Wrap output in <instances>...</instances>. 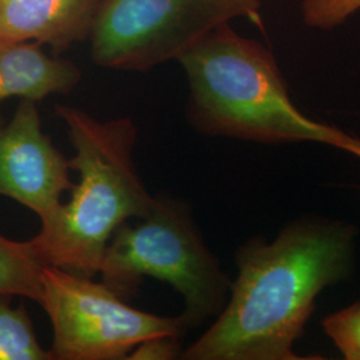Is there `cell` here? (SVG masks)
Listing matches in <instances>:
<instances>
[{
  "instance_id": "3",
  "label": "cell",
  "mask_w": 360,
  "mask_h": 360,
  "mask_svg": "<svg viewBox=\"0 0 360 360\" xmlns=\"http://www.w3.org/2000/svg\"><path fill=\"white\" fill-rule=\"evenodd\" d=\"M188 82L187 119L198 132L260 144L321 143L342 150L352 138L314 120L292 103L272 52L215 28L179 59Z\"/></svg>"
},
{
  "instance_id": "2",
  "label": "cell",
  "mask_w": 360,
  "mask_h": 360,
  "mask_svg": "<svg viewBox=\"0 0 360 360\" xmlns=\"http://www.w3.org/2000/svg\"><path fill=\"white\" fill-rule=\"evenodd\" d=\"M74 156L77 181L55 217L31 239L44 266L95 278L119 226L146 218L156 196L144 187L135 165L138 129L131 117L99 120L84 110L58 104Z\"/></svg>"
},
{
  "instance_id": "7",
  "label": "cell",
  "mask_w": 360,
  "mask_h": 360,
  "mask_svg": "<svg viewBox=\"0 0 360 360\" xmlns=\"http://www.w3.org/2000/svg\"><path fill=\"white\" fill-rule=\"evenodd\" d=\"M70 171L68 159L43 132L37 102L20 99L13 119L0 126V196L30 208L43 224L71 191Z\"/></svg>"
},
{
  "instance_id": "9",
  "label": "cell",
  "mask_w": 360,
  "mask_h": 360,
  "mask_svg": "<svg viewBox=\"0 0 360 360\" xmlns=\"http://www.w3.org/2000/svg\"><path fill=\"white\" fill-rule=\"evenodd\" d=\"M80 79L75 63L47 55L41 44L0 38V103L11 98L39 102L53 94H68Z\"/></svg>"
},
{
  "instance_id": "14",
  "label": "cell",
  "mask_w": 360,
  "mask_h": 360,
  "mask_svg": "<svg viewBox=\"0 0 360 360\" xmlns=\"http://www.w3.org/2000/svg\"><path fill=\"white\" fill-rule=\"evenodd\" d=\"M180 336L160 335L153 336L134 348L127 356L129 360H172L181 356Z\"/></svg>"
},
{
  "instance_id": "1",
  "label": "cell",
  "mask_w": 360,
  "mask_h": 360,
  "mask_svg": "<svg viewBox=\"0 0 360 360\" xmlns=\"http://www.w3.org/2000/svg\"><path fill=\"white\" fill-rule=\"evenodd\" d=\"M359 230L346 220L302 217L274 242L254 236L236 251L238 275L215 322L184 360H309L294 346L323 290L349 279Z\"/></svg>"
},
{
  "instance_id": "5",
  "label": "cell",
  "mask_w": 360,
  "mask_h": 360,
  "mask_svg": "<svg viewBox=\"0 0 360 360\" xmlns=\"http://www.w3.org/2000/svg\"><path fill=\"white\" fill-rule=\"evenodd\" d=\"M262 0H105L91 31V58L103 68L148 71L178 60L215 28L259 19Z\"/></svg>"
},
{
  "instance_id": "12",
  "label": "cell",
  "mask_w": 360,
  "mask_h": 360,
  "mask_svg": "<svg viewBox=\"0 0 360 360\" xmlns=\"http://www.w3.org/2000/svg\"><path fill=\"white\" fill-rule=\"evenodd\" d=\"M322 327L346 360H360V300L323 318Z\"/></svg>"
},
{
  "instance_id": "4",
  "label": "cell",
  "mask_w": 360,
  "mask_h": 360,
  "mask_svg": "<svg viewBox=\"0 0 360 360\" xmlns=\"http://www.w3.org/2000/svg\"><path fill=\"white\" fill-rule=\"evenodd\" d=\"M99 274L102 282L124 300L134 297L146 276L169 284L184 300L180 318L188 330L218 316L232 283L205 243L191 207L165 193L156 195L146 218L116 229Z\"/></svg>"
},
{
  "instance_id": "6",
  "label": "cell",
  "mask_w": 360,
  "mask_h": 360,
  "mask_svg": "<svg viewBox=\"0 0 360 360\" xmlns=\"http://www.w3.org/2000/svg\"><path fill=\"white\" fill-rule=\"evenodd\" d=\"M39 304L50 318L53 360L127 359L143 340L188 331L179 316L131 307L103 282L44 266Z\"/></svg>"
},
{
  "instance_id": "11",
  "label": "cell",
  "mask_w": 360,
  "mask_h": 360,
  "mask_svg": "<svg viewBox=\"0 0 360 360\" xmlns=\"http://www.w3.org/2000/svg\"><path fill=\"white\" fill-rule=\"evenodd\" d=\"M13 297L0 294V360H53L40 346L25 304L13 307Z\"/></svg>"
},
{
  "instance_id": "8",
  "label": "cell",
  "mask_w": 360,
  "mask_h": 360,
  "mask_svg": "<svg viewBox=\"0 0 360 360\" xmlns=\"http://www.w3.org/2000/svg\"><path fill=\"white\" fill-rule=\"evenodd\" d=\"M105 0H0V38L49 44L55 52L90 38Z\"/></svg>"
},
{
  "instance_id": "15",
  "label": "cell",
  "mask_w": 360,
  "mask_h": 360,
  "mask_svg": "<svg viewBox=\"0 0 360 360\" xmlns=\"http://www.w3.org/2000/svg\"><path fill=\"white\" fill-rule=\"evenodd\" d=\"M343 151L348 153V154L354 155V156H356V158L360 159V139L352 136L349 139V142L346 144V147L343 148Z\"/></svg>"
},
{
  "instance_id": "10",
  "label": "cell",
  "mask_w": 360,
  "mask_h": 360,
  "mask_svg": "<svg viewBox=\"0 0 360 360\" xmlns=\"http://www.w3.org/2000/svg\"><path fill=\"white\" fill-rule=\"evenodd\" d=\"M43 267L31 239L18 242L0 231V294L23 296L39 303Z\"/></svg>"
},
{
  "instance_id": "13",
  "label": "cell",
  "mask_w": 360,
  "mask_h": 360,
  "mask_svg": "<svg viewBox=\"0 0 360 360\" xmlns=\"http://www.w3.org/2000/svg\"><path fill=\"white\" fill-rule=\"evenodd\" d=\"M360 11V0H303L302 19L306 26L318 30H334Z\"/></svg>"
}]
</instances>
